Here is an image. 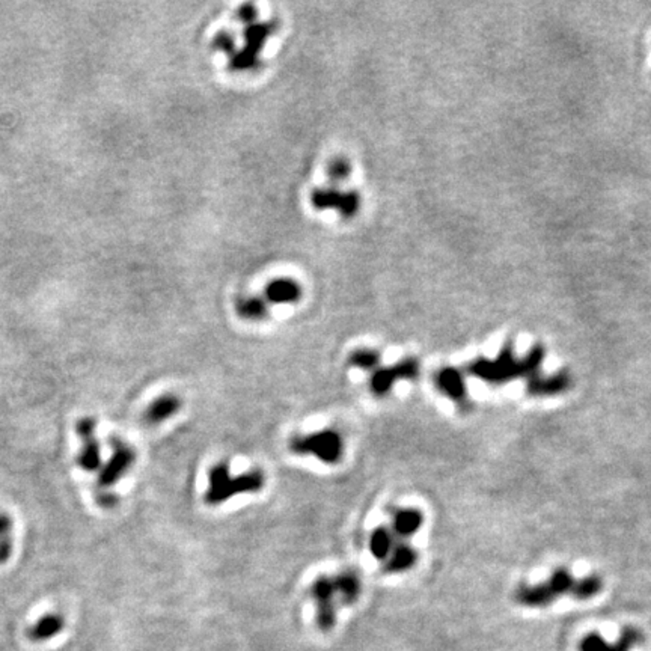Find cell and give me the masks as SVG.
<instances>
[{"instance_id": "obj_1", "label": "cell", "mask_w": 651, "mask_h": 651, "mask_svg": "<svg viewBox=\"0 0 651 651\" xmlns=\"http://www.w3.org/2000/svg\"><path fill=\"white\" fill-rule=\"evenodd\" d=\"M543 361L544 349H542V347H535L523 359H515L513 349L507 345L503 347V350L495 361L477 359V361L467 366V371L474 377L486 381V383L502 385L518 377L535 376Z\"/></svg>"}, {"instance_id": "obj_2", "label": "cell", "mask_w": 651, "mask_h": 651, "mask_svg": "<svg viewBox=\"0 0 651 651\" xmlns=\"http://www.w3.org/2000/svg\"><path fill=\"white\" fill-rule=\"evenodd\" d=\"M210 487L205 493L208 505H219L241 493H255L264 486V475L260 470H249L243 475L231 477L225 463L216 465L210 470Z\"/></svg>"}, {"instance_id": "obj_3", "label": "cell", "mask_w": 651, "mask_h": 651, "mask_svg": "<svg viewBox=\"0 0 651 651\" xmlns=\"http://www.w3.org/2000/svg\"><path fill=\"white\" fill-rule=\"evenodd\" d=\"M291 451L299 455H313L326 465H336L344 453L341 436L333 430H323L306 436H296L289 442Z\"/></svg>"}, {"instance_id": "obj_4", "label": "cell", "mask_w": 651, "mask_h": 651, "mask_svg": "<svg viewBox=\"0 0 651 651\" xmlns=\"http://www.w3.org/2000/svg\"><path fill=\"white\" fill-rule=\"evenodd\" d=\"M575 579L566 568H558L547 582L534 587H520L515 592V600L527 608H546L556 599L571 592Z\"/></svg>"}, {"instance_id": "obj_5", "label": "cell", "mask_w": 651, "mask_h": 651, "mask_svg": "<svg viewBox=\"0 0 651 651\" xmlns=\"http://www.w3.org/2000/svg\"><path fill=\"white\" fill-rule=\"evenodd\" d=\"M421 371V365L417 361V359L409 357L404 359V361L388 366V368H380L377 371L373 373L371 378H369V389H371L373 394L376 397H383L389 394L390 389L394 388V385L400 380H414L419 376Z\"/></svg>"}, {"instance_id": "obj_6", "label": "cell", "mask_w": 651, "mask_h": 651, "mask_svg": "<svg viewBox=\"0 0 651 651\" xmlns=\"http://www.w3.org/2000/svg\"><path fill=\"white\" fill-rule=\"evenodd\" d=\"M275 23H252L244 29L246 46L243 50L232 56V70H251L258 64V54L261 52L263 44L272 35Z\"/></svg>"}, {"instance_id": "obj_7", "label": "cell", "mask_w": 651, "mask_h": 651, "mask_svg": "<svg viewBox=\"0 0 651 651\" xmlns=\"http://www.w3.org/2000/svg\"><path fill=\"white\" fill-rule=\"evenodd\" d=\"M311 596L317 604V624L321 632H329L336 623L335 587L328 576H320L311 587Z\"/></svg>"}, {"instance_id": "obj_8", "label": "cell", "mask_w": 651, "mask_h": 651, "mask_svg": "<svg viewBox=\"0 0 651 651\" xmlns=\"http://www.w3.org/2000/svg\"><path fill=\"white\" fill-rule=\"evenodd\" d=\"M311 202L317 210H338L344 217H352L361 205V196L354 190L340 192L336 189H317L311 195Z\"/></svg>"}, {"instance_id": "obj_9", "label": "cell", "mask_w": 651, "mask_h": 651, "mask_svg": "<svg viewBox=\"0 0 651 651\" xmlns=\"http://www.w3.org/2000/svg\"><path fill=\"white\" fill-rule=\"evenodd\" d=\"M644 641L643 633L636 627H624L616 643H608L606 639L596 633H588L580 639L579 651H631Z\"/></svg>"}, {"instance_id": "obj_10", "label": "cell", "mask_w": 651, "mask_h": 651, "mask_svg": "<svg viewBox=\"0 0 651 651\" xmlns=\"http://www.w3.org/2000/svg\"><path fill=\"white\" fill-rule=\"evenodd\" d=\"M115 453L106 463V466L100 470L98 486L110 487L115 482L127 474V470L134 463V451L126 443L115 442Z\"/></svg>"}, {"instance_id": "obj_11", "label": "cell", "mask_w": 651, "mask_h": 651, "mask_svg": "<svg viewBox=\"0 0 651 651\" xmlns=\"http://www.w3.org/2000/svg\"><path fill=\"white\" fill-rule=\"evenodd\" d=\"M77 433L83 442L82 453L78 455V465L86 472H95L101 465L100 443L95 439V421L92 418H83L77 424Z\"/></svg>"}, {"instance_id": "obj_12", "label": "cell", "mask_w": 651, "mask_h": 651, "mask_svg": "<svg viewBox=\"0 0 651 651\" xmlns=\"http://www.w3.org/2000/svg\"><path fill=\"white\" fill-rule=\"evenodd\" d=\"M570 386L571 377L566 371H561L549 377H542L535 374L530 380V383H527V394L532 397H552L563 394Z\"/></svg>"}, {"instance_id": "obj_13", "label": "cell", "mask_w": 651, "mask_h": 651, "mask_svg": "<svg viewBox=\"0 0 651 651\" xmlns=\"http://www.w3.org/2000/svg\"><path fill=\"white\" fill-rule=\"evenodd\" d=\"M436 388L443 395L454 401H463L466 398V385L463 376L455 368H442L434 377Z\"/></svg>"}, {"instance_id": "obj_14", "label": "cell", "mask_w": 651, "mask_h": 651, "mask_svg": "<svg viewBox=\"0 0 651 651\" xmlns=\"http://www.w3.org/2000/svg\"><path fill=\"white\" fill-rule=\"evenodd\" d=\"M300 296V287L291 279H276L265 288V299L270 303H296Z\"/></svg>"}, {"instance_id": "obj_15", "label": "cell", "mask_w": 651, "mask_h": 651, "mask_svg": "<svg viewBox=\"0 0 651 651\" xmlns=\"http://www.w3.org/2000/svg\"><path fill=\"white\" fill-rule=\"evenodd\" d=\"M333 580V587H335V594L341 599L344 604H353L359 596H361V580H359V576L352 570L342 571Z\"/></svg>"}, {"instance_id": "obj_16", "label": "cell", "mask_w": 651, "mask_h": 651, "mask_svg": "<svg viewBox=\"0 0 651 651\" xmlns=\"http://www.w3.org/2000/svg\"><path fill=\"white\" fill-rule=\"evenodd\" d=\"M181 407V401L177 395L172 394H165L159 398H155L150 407L147 409V414L145 418L150 424H160L166 419L172 418L174 414Z\"/></svg>"}, {"instance_id": "obj_17", "label": "cell", "mask_w": 651, "mask_h": 651, "mask_svg": "<svg viewBox=\"0 0 651 651\" xmlns=\"http://www.w3.org/2000/svg\"><path fill=\"white\" fill-rule=\"evenodd\" d=\"M422 523L424 518L418 510H400L395 513L394 522H392V534L406 540L419 531Z\"/></svg>"}, {"instance_id": "obj_18", "label": "cell", "mask_w": 651, "mask_h": 651, "mask_svg": "<svg viewBox=\"0 0 651 651\" xmlns=\"http://www.w3.org/2000/svg\"><path fill=\"white\" fill-rule=\"evenodd\" d=\"M418 554L414 549L406 543H400L392 549L390 555L386 558L385 571L386 573H402L409 568H412L417 563Z\"/></svg>"}, {"instance_id": "obj_19", "label": "cell", "mask_w": 651, "mask_h": 651, "mask_svg": "<svg viewBox=\"0 0 651 651\" xmlns=\"http://www.w3.org/2000/svg\"><path fill=\"white\" fill-rule=\"evenodd\" d=\"M394 547L395 537L386 527H377V530L373 531L371 537H369V551H371L374 558L380 561H386Z\"/></svg>"}, {"instance_id": "obj_20", "label": "cell", "mask_w": 651, "mask_h": 651, "mask_svg": "<svg viewBox=\"0 0 651 651\" xmlns=\"http://www.w3.org/2000/svg\"><path fill=\"white\" fill-rule=\"evenodd\" d=\"M64 627L62 616L58 614H47L46 616L32 626L29 636L35 641H46L56 633H59Z\"/></svg>"}, {"instance_id": "obj_21", "label": "cell", "mask_w": 651, "mask_h": 651, "mask_svg": "<svg viewBox=\"0 0 651 651\" xmlns=\"http://www.w3.org/2000/svg\"><path fill=\"white\" fill-rule=\"evenodd\" d=\"M237 312L246 320H261L267 316V303L260 297H244L237 301Z\"/></svg>"}, {"instance_id": "obj_22", "label": "cell", "mask_w": 651, "mask_h": 651, "mask_svg": "<svg viewBox=\"0 0 651 651\" xmlns=\"http://www.w3.org/2000/svg\"><path fill=\"white\" fill-rule=\"evenodd\" d=\"M603 588V582L599 576H587L575 582L573 590H571V596L578 600H590L596 597Z\"/></svg>"}, {"instance_id": "obj_23", "label": "cell", "mask_w": 651, "mask_h": 651, "mask_svg": "<svg viewBox=\"0 0 651 651\" xmlns=\"http://www.w3.org/2000/svg\"><path fill=\"white\" fill-rule=\"evenodd\" d=\"M380 362V354L371 349H359L350 354V364L361 369H374Z\"/></svg>"}, {"instance_id": "obj_24", "label": "cell", "mask_w": 651, "mask_h": 651, "mask_svg": "<svg viewBox=\"0 0 651 651\" xmlns=\"http://www.w3.org/2000/svg\"><path fill=\"white\" fill-rule=\"evenodd\" d=\"M352 174V166L345 159H335L328 166V175L333 181H341Z\"/></svg>"}, {"instance_id": "obj_25", "label": "cell", "mask_w": 651, "mask_h": 651, "mask_svg": "<svg viewBox=\"0 0 651 651\" xmlns=\"http://www.w3.org/2000/svg\"><path fill=\"white\" fill-rule=\"evenodd\" d=\"M215 47L219 49V50H223L225 53L234 56L235 54V41L232 38L231 33L228 32H220L219 35H216L215 38Z\"/></svg>"}, {"instance_id": "obj_26", "label": "cell", "mask_w": 651, "mask_h": 651, "mask_svg": "<svg viewBox=\"0 0 651 651\" xmlns=\"http://www.w3.org/2000/svg\"><path fill=\"white\" fill-rule=\"evenodd\" d=\"M237 17L243 23H253V20L256 18V8L252 5H244L239 9Z\"/></svg>"}, {"instance_id": "obj_27", "label": "cell", "mask_w": 651, "mask_h": 651, "mask_svg": "<svg viewBox=\"0 0 651 651\" xmlns=\"http://www.w3.org/2000/svg\"><path fill=\"white\" fill-rule=\"evenodd\" d=\"M11 551H13V543H11L9 537H6L2 542H0V564L5 563V561L9 558Z\"/></svg>"}, {"instance_id": "obj_28", "label": "cell", "mask_w": 651, "mask_h": 651, "mask_svg": "<svg viewBox=\"0 0 651 651\" xmlns=\"http://www.w3.org/2000/svg\"><path fill=\"white\" fill-rule=\"evenodd\" d=\"M9 527H11V520L6 514H0V542L4 540V538L8 537V532H9Z\"/></svg>"}]
</instances>
